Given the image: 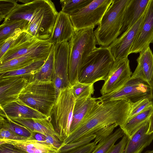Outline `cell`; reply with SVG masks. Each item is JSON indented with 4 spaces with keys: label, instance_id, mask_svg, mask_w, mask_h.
Returning <instances> with one entry per match:
<instances>
[{
    "label": "cell",
    "instance_id": "cell-44",
    "mask_svg": "<svg viewBox=\"0 0 153 153\" xmlns=\"http://www.w3.org/2000/svg\"><path fill=\"white\" fill-rule=\"evenodd\" d=\"M152 133H153V111L150 117L149 126L147 134Z\"/></svg>",
    "mask_w": 153,
    "mask_h": 153
},
{
    "label": "cell",
    "instance_id": "cell-18",
    "mask_svg": "<svg viewBox=\"0 0 153 153\" xmlns=\"http://www.w3.org/2000/svg\"><path fill=\"white\" fill-rule=\"evenodd\" d=\"M75 32L70 16L61 10L58 13L50 38L52 45L69 42Z\"/></svg>",
    "mask_w": 153,
    "mask_h": 153
},
{
    "label": "cell",
    "instance_id": "cell-4",
    "mask_svg": "<svg viewBox=\"0 0 153 153\" xmlns=\"http://www.w3.org/2000/svg\"><path fill=\"white\" fill-rule=\"evenodd\" d=\"M56 89L51 81L29 80L18 99L49 117L56 99Z\"/></svg>",
    "mask_w": 153,
    "mask_h": 153
},
{
    "label": "cell",
    "instance_id": "cell-42",
    "mask_svg": "<svg viewBox=\"0 0 153 153\" xmlns=\"http://www.w3.org/2000/svg\"><path fill=\"white\" fill-rule=\"evenodd\" d=\"M91 150L88 146H85L76 150L71 152L65 151L60 149L54 153H91Z\"/></svg>",
    "mask_w": 153,
    "mask_h": 153
},
{
    "label": "cell",
    "instance_id": "cell-38",
    "mask_svg": "<svg viewBox=\"0 0 153 153\" xmlns=\"http://www.w3.org/2000/svg\"><path fill=\"white\" fill-rule=\"evenodd\" d=\"M22 31L20 30H17L4 42L0 43V58L9 50Z\"/></svg>",
    "mask_w": 153,
    "mask_h": 153
},
{
    "label": "cell",
    "instance_id": "cell-41",
    "mask_svg": "<svg viewBox=\"0 0 153 153\" xmlns=\"http://www.w3.org/2000/svg\"><path fill=\"white\" fill-rule=\"evenodd\" d=\"M127 140V137L124 135L120 142L114 145L108 153H124Z\"/></svg>",
    "mask_w": 153,
    "mask_h": 153
},
{
    "label": "cell",
    "instance_id": "cell-34",
    "mask_svg": "<svg viewBox=\"0 0 153 153\" xmlns=\"http://www.w3.org/2000/svg\"><path fill=\"white\" fill-rule=\"evenodd\" d=\"M18 1L0 0V21L4 20L17 6Z\"/></svg>",
    "mask_w": 153,
    "mask_h": 153
},
{
    "label": "cell",
    "instance_id": "cell-32",
    "mask_svg": "<svg viewBox=\"0 0 153 153\" xmlns=\"http://www.w3.org/2000/svg\"><path fill=\"white\" fill-rule=\"evenodd\" d=\"M94 84L85 83L78 82L70 86L76 100L88 99L94 93Z\"/></svg>",
    "mask_w": 153,
    "mask_h": 153
},
{
    "label": "cell",
    "instance_id": "cell-3",
    "mask_svg": "<svg viewBox=\"0 0 153 153\" xmlns=\"http://www.w3.org/2000/svg\"><path fill=\"white\" fill-rule=\"evenodd\" d=\"M130 0H113L94 31L97 44L108 47L119 36Z\"/></svg>",
    "mask_w": 153,
    "mask_h": 153
},
{
    "label": "cell",
    "instance_id": "cell-5",
    "mask_svg": "<svg viewBox=\"0 0 153 153\" xmlns=\"http://www.w3.org/2000/svg\"><path fill=\"white\" fill-rule=\"evenodd\" d=\"M114 61L108 47H96L82 64L78 75V82L94 84L104 81Z\"/></svg>",
    "mask_w": 153,
    "mask_h": 153
},
{
    "label": "cell",
    "instance_id": "cell-16",
    "mask_svg": "<svg viewBox=\"0 0 153 153\" xmlns=\"http://www.w3.org/2000/svg\"><path fill=\"white\" fill-rule=\"evenodd\" d=\"M52 44L49 42L30 53L0 64V74L15 71L33 63L36 60L47 58Z\"/></svg>",
    "mask_w": 153,
    "mask_h": 153
},
{
    "label": "cell",
    "instance_id": "cell-9",
    "mask_svg": "<svg viewBox=\"0 0 153 153\" xmlns=\"http://www.w3.org/2000/svg\"><path fill=\"white\" fill-rule=\"evenodd\" d=\"M113 0H94L79 11L70 16L75 31L94 28L99 24Z\"/></svg>",
    "mask_w": 153,
    "mask_h": 153
},
{
    "label": "cell",
    "instance_id": "cell-20",
    "mask_svg": "<svg viewBox=\"0 0 153 153\" xmlns=\"http://www.w3.org/2000/svg\"><path fill=\"white\" fill-rule=\"evenodd\" d=\"M150 118L130 138L128 137L124 153H141L152 143L153 140V133L147 134L149 126Z\"/></svg>",
    "mask_w": 153,
    "mask_h": 153
},
{
    "label": "cell",
    "instance_id": "cell-43",
    "mask_svg": "<svg viewBox=\"0 0 153 153\" xmlns=\"http://www.w3.org/2000/svg\"><path fill=\"white\" fill-rule=\"evenodd\" d=\"M29 138L32 139L46 141V136L39 133L32 132L31 135Z\"/></svg>",
    "mask_w": 153,
    "mask_h": 153
},
{
    "label": "cell",
    "instance_id": "cell-33",
    "mask_svg": "<svg viewBox=\"0 0 153 153\" xmlns=\"http://www.w3.org/2000/svg\"><path fill=\"white\" fill-rule=\"evenodd\" d=\"M93 0H61V11L69 16L76 13L92 1Z\"/></svg>",
    "mask_w": 153,
    "mask_h": 153
},
{
    "label": "cell",
    "instance_id": "cell-15",
    "mask_svg": "<svg viewBox=\"0 0 153 153\" xmlns=\"http://www.w3.org/2000/svg\"><path fill=\"white\" fill-rule=\"evenodd\" d=\"M29 78L23 76L0 78V106L18 100Z\"/></svg>",
    "mask_w": 153,
    "mask_h": 153
},
{
    "label": "cell",
    "instance_id": "cell-27",
    "mask_svg": "<svg viewBox=\"0 0 153 153\" xmlns=\"http://www.w3.org/2000/svg\"><path fill=\"white\" fill-rule=\"evenodd\" d=\"M54 48L55 45H52L49 54L45 62L37 72L30 76L29 80H36L43 82L51 81Z\"/></svg>",
    "mask_w": 153,
    "mask_h": 153
},
{
    "label": "cell",
    "instance_id": "cell-11",
    "mask_svg": "<svg viewBox=\"0 0 153 153\" xmlns=\"http://www.w3.org/2000/svg\"><path fill=\"white\" fill-rule=\"evenodd\" d=\"M132 74L128 57L115 60L100 90L102 95L122 87L131 78Z\"/></svg>",
    "mask_w": 153,
    "mask_h": 153
},
{
    "label": "cell",
    "instance_id": "cell-24",
    "mask_svg": "<svg viewBox=\"0 0 153 153\" xmlns=\"http://www.w3.org/2000/svg\"><path fill=\"white\" fill-rule=\"evenodd\" d=\"M150 1L130 0L125 11L123 25L119 36L138 20L145 12Z\"/></svg>",
    "mask_w": 153,
    "mask_h": 153
},
{
    "label": "cell",
    "instance_id": "cell-19",
    "mask_svg": "<svg viewBox=\"0 0 153 153\" xmlns=\"http://www.w3.org/2000/svg\"><path fill=\"white\" fill-rule=\"evenodd\" d=\"M101 102L98 98L92 97L88 99L75 100L70 134L79 126Z\"/></svg>",
    "mask_w": 153,
    "mask_h": 153
},
{
    "label": "cell",
    "instance_id": "cell-6",
    "mask_svg": "<svg viewBox=\"0 0 153 153\" xmlns=\"http://www.w3.org/2000/svg\"><path fill=\"white\" fill-rule=\"evenodd\" d=\"M75 101L70 87L61 89L49 117L55 131L63 142L70 134Z\"/></svg>",
    "mask_w": 153,
    "mask_h": 153
},
{
    "label": "cell",
    "instance_id": "cell-13",
    "mask_svg": "<svg viewBox=\"0 0 153 153\" xmlns=\"http://www.w3.org/2000/svg\"><path fill=\"white\" fill-rule=\"evenodd\" d=\"M145 12L134 24L108 47L115 60L128 57L129 54L139 32Z\"/></svg>",
    "mask_w": 153,
    "mask_h": 153
},
{
    "label": "cell",
    "instance_id": "cell-29",
    "mask_svg": "<svg viewBox=\"0 0 153 153\" xmlns=\"http://www.w3.org/2000/svg\"><path fill=\"white\" fill-rule=\"evenodd\" d=\"M47 58L35 60L29 65L21 69L0 74V78L12 76H23L30 77L40 68Z\"/></svg>",
    "mask_w": 153,
    "mask_h": 153
},
{
    "label": "cell",
    "instance_id": "cell-39",
    "mask_svg": "<svg viewBox=\"0 0 153 153\" xmlns=\"http://www.w3.org/2000/svg\"><path fill=\"white\" fill-rule=\"evenodd\" d=\"M28 138L17 135L7 129L0 128V140H26Z\"/></svg>",
    "mask_w": 153,
    "mask_h": 153
},
{
    "label": "cell",
    "instance_id": "cell-30",
    "mask_svg": "<svg viewBox=\"0 0 153 153\" xmlns=\"http://www.w3.org/2000/svg\"><path fill=\"white\" fill-rule=\"evenodd\" d=\"M10 130L14 133L22 136L30 137L32 132L26 127L7 117L0 116V128Z\"/></svg>",
    "mask_w": 153,
    "mask_h": 153
},
{
    "label": "cell",
    "instance_id": "cell-22",
    "mask_svg": "<svg viewBox=\"0 0 153 153\" xmlns=\"http://www.w3.org/2000/svg\"><path fill=\"white\" fill-rule=\"evenodd\" d=\"M47 0H34L26 4H19L3 23L21 20L31 21L44 6Z\"/></svg>",
    "mask_w": 153,
    "mask_h": 153
},
{
    "label": "cell",
    "instance_id": "cell-31",
    "mask_svg": "<svg viewBox=\"0 0 153 153\" xmlns=\"http://www.w3.org/2000/svg\"><path fill=\"white\" fill-rule=\"evenodd\" d=\"M125 135L123 130L120 127L109 137L99 143L91 153H108L116 142Z\"/></svg>",
    "mask_w": 153,
    "mask_h": 153
},
{
    "label": "cell",
    "instance_id": "cell-12",
    "mask_svg": "<svg viewBox=\"0 0 153 153\" xmlns=\"http://www.w3.org/2000/svg\"><path fill=\"white\" fill-rule=\"evenodd\" d=\"M49 42L48 40H39L22 31L9 50L0 58V64L27 54Z\"/></svg>",
    "mask_w": 153,
    "mask_h": 153
},
{
    "label": "cell",
    "instance_id": "cell-37",
    "mask_svg": "<svg viewBox=\"0 0 153 153\" xmlns=\"http://www.w3.org/2000/svg\"><path fill=\"white\" fill-rule=\"evenodd\" d=\"M118 125L113 124L103 127L97 131L94 134L96 135L94 142L97 144L104 140L113 134L114 129Z\"/></svg>",
    "mask_w": 153,
    "mask_h": 153
},
{
    "label": "cell",
    "instance_id": "cell-46",
    "mask_svg": "<svg viewBox=\"0 0 153 153\" xmlns=\"http://www.w3.org/2000/svg\"><path fill=\"white\" fill-rule=\"evenodd\" d=\"M151 101L152 102V105L153 106V87L151 91Z\"/></svg>",
    "mask_w": 153,
    "mask_h": 153
},
{
    "label": "cell",
    "instance_id": "cell-26",
    "mask_svg": "<svg viewBox=\"0 0 153 153\" xmlns=\"http://www.w3.org/2000/svg\"><path fill=\"white\" fill-rule=\"evenodd\" d=\"M153 111V106L127 120L120 126L125 134L130 138L133 134L150 117Z\"/></svg>",
    "mask_w": 153,
    "mask_h": 153
},
{
    "label": "cell",
    "instance_id": "cell-23",
    "mask_svg": "<svg viewBox=\"0 0 153 153\" xmlns=\"http://www.w3.org/2000/svg\"><path fill=\"white\" fill-rule=\"evenodd\" d=\"M12 144L27 153H54L58 149L45 141L32 139L26 140H0V144Z\"/></svg>",
    "mask_w": 153,
    "mask_h": 153
},
{
    "label": "cell",
    "instance_id": "cell-10",
    "mask_svg": "<svg viewBox=\"0 0 153 153\" xmlns=\"http://www.w3.org/2000/svg\"><path fill=\"white\" fill-rule=\"evenodd\" d=\"M54 45L51 81L55 86L57 98L60 90L71 86L69 76V44L65 42Z\"/></svg>",
    "mask_w": 153,
    "mask_h": 153
},
{
    "label": "cell",
    "instance_id": "cell-28",
    "mask_svg": "<svg viewBox=\"0 0 153 153\" xmlns=\"http://www.w3.org/2000/svg\"><path fill=\"white\" fill-rule=\"evenodd\" d=\"M28 23V21L25 20L2 23L0 26V43L4 42L18 30L24 31Z\"/></svg>",
    "mask_w": 153,
    "mask_h": 153
},
{
    "label": "cell",
    "instance_id": "cell-7",
    "mask_svg": "<svg viewBox=\"0 0 153 153\" xmlns=\"http://www.w3.org/2000/svg\"><path fill=\"white\" fill-rule=\"evenodd\" d=\"M58 13L54 3L47 0L43 8L28 22L25 31L39 40H48L52 34Z\"/></svg>",
    "mask_w": 153,
    "mask_h": 153
},
{
    "label": "cell",
    "instance_id": "cell-48",
    "mask_svg": "<svg viewBox=\"0 0 153 153\" xmlns=\"http://www.w3.org/2000/svg\"><path fill=\"white\" fill-rule=\"evenodd\" d=\"M146 153H147V152H146Z\"/></svg>",
    "mask_w": 153,
    "mask_h": 153
},
{
    "label": "cell",
    "instance_id": "cell-21",
    "mask_svg": "<svg viewBox=\"0 0 153 153\" xmlns=\"http://www.w3.org/2000/svg\"><path fill=\"white\" fill-rule=\"evenodd\" d=\"M137 66L131 77L140 79L153 87V53L148 47L139 53Z\"/></svg>",
    "mask_w": 153,
    "mask_h": 153
},
{
    "label": "cell",
    "instance_id": "cell-47",
    "mask_svg": "<svg viewBox=\"0 0 153 153\" xmlns=\"http://www.w3.org/2000/svg\"><path fill=\"white\" fill-rule=\"evenodd\" d=\"M146 152L149 153H153V149L150 151H148Z\"/></svg>",
    "mask_w": 153,
    "mask_h": 153
},
{
    "label": "cell",
    "instance_id": "cell-40",
    "mask_svg": "<svg viewBox=\"0 0 153 153\" xmlns=\"http://www.w3.org/2000/svg\"><path fill=\"white\" fill-rule=\"evenodd\" d=\"M0 153H27L13 145L8 143L0 144Z\"/></svg>",
    "mask_w": 153,
    "mask_h": 153
},
{
    "label": "cell",
    "instance_id": "cell-25",
    "mask_svg": "<svg viewBox=\"0 0 153 153\" xmlns=\"http://www.w3.org/2000/svg\"><path fill=\"white\" fill-rule=\"evenodd\" d=\"M11 120L24 126L31 132L40 133L45 135H52L62 140L55 131L49 117L44 119H17Z\"/></svg>",
    "mask_w": 153,
    "mask_h": 153
},
{
    "label": "cell",
    "instance_id": "cell-1",
    "mask_svg": "<svg viewBox=\"0 0 153 153\" xmlns=\"http://www.w3.org/2000/svg\"><path fill=\"white\" fill-rule=\"evenodd\" d=\"M133 104L127 99L102 102L62 145L73 143L94 134L100 128L116 124L120 127L127 120Z\"/></svg>",
    "mask_w": 153,
    "mask_h": 153
},
{
    "label": "cell",
    "instance_id": "cell-8",
    "mask_svg": "<svg viewBox=\"0 0 153 153\" xmlns=\"http://www.w3.org/2000/svg\"><path fill=\"white\" fill-rule=\"evenodd\" d=\"M152 88L146 82L138 78H131L121 87L98 97L101 102L123 99L133 104L145 98L151 99Z\"/></svg>",
    "mask_w": 153,
    "mask_h": 153
},
{
    "label": "cell",
    "instance_id": "cell-35",
    "mask_svg": "<svg viewBox=\"0 0 153 153\" xmlns=\"http://www.w3.org/2000/svg\"><path fill=\"white\" fill-rule=\"evenodd\" d=\"M95 137V134H92L78 141L61 146L59 149L68 152L76 150L90 143Z\"/></svg>",
    "mask_w": 153,
    "mask_h": 153
},
{
    "label": "cell",
    "instance_id": "cell-2",
    "mask_svg": "<svg viewBox=\"0 0 153 153\" xmlns=\"http://www.w3.org/2000/svg\"><path fill=\"white\" fill-rule=\"evenodd\" d=\"M68 42L69 76L71 86L78 82V75L82 64L96 48L97 43L94 28H87L75 31Z\"/></svg>",
    "mask_w": 153,
    "mask_h": 153
},
{
    "label": "cell",
    "instance_id": "cell-17",
    "mask_svg": "<svg viewBox=\"0 0 153 153\" xmlns=\"http://www.w3.org/2000/svg\"><path fill=\"white\" fill-rule=\"evenodd\" d=\"M0 106V116L11 120L48 118L18 99Z\"/></svg>",
    "mask_w": 153,
    "mask_h": 153
},
{
    "label": "cell",
    "instance_id": "cell-45",
    "mask_svg": "<svg viewBox=\"0 0 153 153\" xmlns=\"http://www.w3.org/2000/svg\"><path fill=\"white\" fill-rule=\"evenodd\" d=\"M18 1H19L23 3V4H26L30 2L33 0H17Z\"/></svg>",
    "mask_w": 153,
    "mask_h": 153
},
{
    "label": "cell",
    "instance_id": "cell-14",
    "mask_svg": "<svg viewBox=\"0 0 153 153\" xmlns=\"http://www.w3.org/2000/svg\"><path fill=\"white\" fill-rule=\"evenodd\" d=\"M153 43V0H150L146 9L137 36L129 54L140 53Z\"/></svg>",
    "mask_w": 153,
    "mask_h": 153
},
{
    "label": "cell",
    "instance_id": "cell-36",
    "mask_svg": "<svg viewBox=\"0 0 153 153\" xmlns=\"http://www.w3.org/2000/svg\"><path fill=\"white\" fill-rule=\"evenodd\" d=\"M152 105L151 100L149 98L143 99L133 104L127 120L144 111Z\"/></svg>",
    "mask_w": 153,
    "mask_h": 153
}]
</instances>
